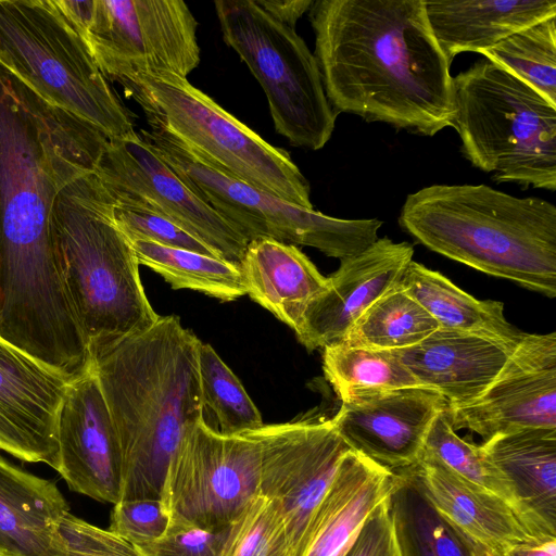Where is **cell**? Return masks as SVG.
<instances>
[{"mask_svg":"<svg viewBox=\"0 0 556 556\" xmlns=\"http://www.w3.org/2000/svg\"><path fill=\"white\" fill-rule=\"evenodd\" d=\"M109 139L0 72V325L60 326L73 314L53 250L60 189L93 169Z\"/></svg>","mask_w":556,"mask_h":556,"instance_id":"obj_1","label":"cell"},{"mask_svg":"<svg viewBox=\"0 0 556 556\" xmlns=\"http://www.w3.org/2000/svg\"><path fill=\"white\" fill-rule=\"evenodd\" d=\"M315 59L332 110L434 136L454 112L451 64L424 0H316Z\"/></svg>","mask_w":556,"mask_h":556,"instance_id":"obj_2","label":"cell"},{"mask_svg":"<svg viewBox=\"0 0 556 556\" xmlns=\"http://www.w3.org/2000/svg\"><path fill=\"white\" fill-rule=\"evenodd\" d=\"M201 341L179 317L90 350L119 443L121 500L161 498L169 464L203 418Z\"/></svg>","mask_w":556,"mask_h":556,"instance_id":"obj_3","label":"cell"},{"mask_svg":"<svg viewBox=\"0 0 556 556\" xmlns=\"http://www.w3.org/2000/svg\"><path fill=\"white\" fill-rule=\"evenodd\" d=\"M401 228L484 274L556 298V206L486 185H432L406 197Z\"/></svg>","mask_w":556,"mask_h":556,"instance_id":"obj_4","label":"cell"},{"mask_svg":"<svg viewBox=\"0 0 556 556\" xmlns=\"http://www.w3.org/2000/svg\"><path fill=\"white\" fill-rule=\"evenodd\" d=\"M114 199L93 169L58 192L51 237L58 267L90 350L143 331L159 319L130 241L114 219Z\"/></svg>","mask_w":556,"mask_h":556,"instance_id":"obj_5","label":"cell"},{"mask_svg":"<svg viewBox=\"0 0 556 556\" xmlns=\"http://www.w3.org/2000/svg\"><path fill=\"white\" fill-rule=\"evenodd\" d=\"M460 152L496 182L556 190V105L488 59L453 77Z\"/></svg>","mask_w":556,"mask_h":556,"instance_id":"obj_6","label":"cell"},{"mask_svg":"<svg viewBox=\"0 0 556 556\" xmlns=\"http://www.w3.org/2000/svg\"><path fill=\"white\" fill-rule=\"evenodd\" d=\"M0 72L110 140L136 134L131 113L54 0H0Z\"/></svg>","mask_w":556,"mask_h":556,"instance_id":"obj_7","label":"cell"},{"mask_svg":"<svg viewBox=\"0 0 556 556\" xmlns=\"http://www.w3.org/2000/svg\"><path fill=\"white\" fill-rule=\"evenodd\" d=\"M148 121L163 125L212 166L292 204L314 208L307 179L271 146L187 78L140 74L121 84Z\"/></svg>","mask_w":556,"mask_h":556,"instance_id":"obj_8","label":"cell"},{"mask_svg":"<svg viewBox=\"0 0 556 556\" xmlns=\"http://www.w3.org/2000/svg\"><path fill=\"white\" fill-rule=\"evenodd\" d=\"M148 125L140 137L197 197L249 242L273 239L312 247L327 256L344 260L379 239L383 223L378 218L342 219L287 202L218 170L160 123L148 121Z\"/></svg>","mask_w":556,"mask_h":556,"instance_id":"obj_9","label":"cell"},{"mask_svg":"<svg viewBox=\"0 0 556 556\" xmlns=\"http://www.w3.org/2000/svg\"><path fill=\"white\" fill-rule=\"evenodd\" d=\"M214 7L224 41L265 92L275 130L294 147L324 148L338 114L303 38L254 0H216Z\"/></svg>","mask_w":556,"mask_h":556,"instance_id":"obj_10","label":"cell"},{"mask_svg":"<svg viewBox=\"0 0 556 556\" xmlns=\"http://www.w3.org/2000/svg\"><path fill=\"white\" fill-rule=\"evenodd\" d=\"M109 81L187 76L200 63L198 22L182 0H54Z\"/></svg>","mask_w":556,"mask_h":556,"instance_id":"obj_11","label":"cell"},{"mask_svg":"<svg viewBox=\"0 0 556 556\" xmlns=\"http://www.w3.org/2000/svg\"><path fill=\"white\" fill-rule=\"evenodd\" d=\"M260 494V444L248 431L226 435L202 418L174 455L161 501L169 526L217 531Z\"/></svg>","mask_w":556,"mask_h":556,"instance_id":"obj_12","label":"cell"},{"mask_svg":"<svg viewBox=\"0 0 556 556\" xmlns=\"http://www.w3.org/2000/svg\"><path fill=\"white\" fill-rule=\"evenodd\" d=\"M117 206L161 216L239 265L249 241L197 197L138 132L108 141L93 167Z\"/></svg>","mask_w":556,"mask_h":556,"instance_id":"obj_13","label":"cell"},{"mask_svg":"<svg viewBox=\"0 0 556 556\" xmlns=\"http://www.w3.org/2000/svg\"><path fill=\"white\" fill-rule=\"evenodd\" d=\"M251 432L260 444V494L278 506L288 556H298L318 505L352 448L333 418L306 417Z\"/></svg>","mask_w":556,"mask_h":556,"instance_id":"obj_14","label":"cell"},{"mask_svg":"<svg viewBox=\"0 0 556 556\" xmlns=\"http://www.w3.org/2000/svg\"><path fill=\"white\" fill-rule=\"evenodd\" d=\"M448 410L455 431L468 429L483 441L523 429H556V332L525 333L490 386Z\"/></svg>","mask_w":556,"mask_h":556,"instance_id":"obj_15","label":"cell"},{"mask_svg":"<svg viewBox=\"0 0 556 556\" xmlns=\"http://www.w3.org/2000/svg\"><path fill=\"white\" fill-rule=\"evenodd\" d=\"M447 402L424 386L354 392L332 417L355 452L396 472L420 462L426 437Z\"/></svg>","mask_w":556,"mask_h":556,"instance_id":"obj_16","label":"cell"},{"mask_svg":"<svg viewBox=\"0 0 556 556\" xmlns=\"http://www.w3.org/2000/svg\"><path fill=\"white\" fill-rule=\"evenodd\" d=\"M71 380L0 336V451L56 471L59 414Z\"/></svg>","mask_w":556,"mask_h":556,"instance_id":"obj_17","label":"cell"},{"mask_svg":"<svg viewBox=\"0 0 556 556\" xmlns=\"http://www.w3.org/2000/svg\"><path fill=\"white\" fill-rule=\"evenodd\" d=\"M58 442L56 471L70 490L103 503L119 502V443L92 364L68 384L59 414Z\"/></svg>","mask_w":556,"mask_h":556,"instance_id":"obj_18","label":"cell"},{"mask_svg":"<svg viewBox=\"0 0 556 556\" xmlns=\"http://www.w3.org/2000/svg\"><path fill=\"white\" fill-rule=\"evenodd\" d=\"M410 243L378 239L365 251L341 260L326 289L304 311L295 334L308 350L340 343L361 316L399 285L413 261Z\"/></svg>","mask_w":556,"mask_h":556,"instance_id":"obj_19","label":"cell"},{"mask_svg":"<svg viewBox=\"0 0 556 556\" xmlns=\"http://www.w3.org/2000/svg\"><path fill=\"white\" fill-rule=\"evenodd\" d=\"M515 348L476 333L439 328L396 353L421 386L438 391L454 408L476 400Z\"/></svg>","mask_w":556,"mask_h":556,"instance_id":"obj_20","label":"cell"},{"mask_svg":"<svg viewBox=\"0 0 556 556\" xmlns=\"http://www.w3.org/2000/svg\"><path fill=\"white\" fill-rule=\"evenodd\" d=\"M394 484V472L350 450L307 527L298 556H344Z\"/></svg>","mask_w":556,"mask_h":556,"instance_id":"obj_21","label":"cell"},{"mask_svg":"<svg viewBox=\"0 0 556 556\" xmlns=\"http://www.w3.org/2000/svg\"><path fill=\"white\" fill-rule=\"evenodd\" d=\"M400 471L409 476L450 525L478 545L503 555L519 544L541 540L504 501L468 484L434 462L420 459Z\"/></svg>","mask_w":556,"mask_h":556,"instance_id":"obj_22","label":"cell"},{"mask_svg":"<svg viewBox=\"0 0 556 556\" xmlns=\"http://www.w3.org/2000/svg\"><path fill=\"white\" fill-rule=\"evenodd\" d=\"M431 30L451 64L463 52L488 50L546 17L555 0H424Z\"/></svg>","mask_w":556,"mask_h":556,"instance_id":"obj_23","label":"cell"},{"mask_svg":"<svg viewBox=\"0 0 556 556\" xmlns=\"http://www.w3.org/2000/svg\"><path fill=\"white\" fill-rule=\"evenodd\" d=\"M239 267L247 294L294 332L328 281L296 245L273 239L250 241Z\"/></svg>","mask_w":556,"mask_h":556,"instance_id":"obj_24","label":"cell"},{"mask_svg":"<svg viewBox=\"0 0 556 556\" xmlns=\"http://www.w3.org/2000/svg\"><path fill=\"white\" fill-rule=\"evenodd\" d=\"M480 448L511 484L538 531L556 538V429L497 434Z\"/></svg>","mask_w":556,"mask_h":556,"instance_id":"obj_25","label":"cell"},{"mask_svg":"<svg viewBox=\"0 0 556 556\" xmlns=\"http://www.w3.org/2000/svg\"><path fill=\"white\" fill-rule=\"evenodd\" d=\"M70 506L53 481L0 455V534L20 556H62L59 528Z\"/></svg>","mask_w":556,"mask_h":556,"instance_id":"obj_26","label":"cell"},{"mask_svg":"<svg viewBox=\"0 0 556 556\" xmlns=\"http://www.w3.org/2000/svg\"><path fill=\"white\" fill-rule=\"evenodd\" d=\"M438 323L439 328L476 333L516 346L525 333L504 315V304L478 300L437 270L410 261L400 283Z\"/></svg>","mask_w":556,"mask_h":556,"instance_id":"obj_27","label":"cell"},{"mask_svg":"<svg viewBox=\"0 0 556 556\" xmlns=\"http://www.w3.org/2000/svg\"><path fill=\"white\" fill-rule=\"evenodd\" d=\"M389 496L404 556H471L467 539L450 525L404 471H396Z\"/></svg>","mask_w":556,"mask_h":556,"instance_id":"obj_28","label":"cell"},{"mask_svg":"<svg viewBox=\"0 0 556 556\" xmlns=\"http://www.w3.org/2000/svg\"><path fill=\"white\" fill-rule=\"evenodd\" d=\"M420 459L434 462L468 484L504 501L520 518L529 531L541 540L543 536L519 502L511 484L492 465L480 445L460 438L451 424L448 406L433 419L426 437Z\"/></svg>","mask_w":556,"mask_h":556,"instance_id":"obj_29","label":"cell"},{"mask_svg":"<svg viewBox=\"0 0 556 556\" xmlns=\"http://www.w3.org/2000/svg\"><path fill=\"white\" fill-rule=\"evenodd\" d=\"M139 265L161 275L173 289H189L220 301H235L247 294L239 265L219 257L130 241Z\"/></svg>","mask_w":556,"mask_h":556,"instance_id":"obj_30","label":"cell"},{"mask_svg":"<svg viewBox=\"0 0 556 556\" xmlns=\"http://www.w3.org/2000/svg\"><path fill=\"white\" fill-rule=\"evenodd\" d=\"M437 329L435 319L396 285L361 316L340 343L397 351L419 343Z\"/></svg>","mask_w":556,"mask_h":556,"instance_id":"obj_31","label":"cell"},{"mask_svg":"<svg viewBox=\"0 0 556 556\" xmlns=\"http://www.w3.org/2000/svg\"><path fill=\"white\" fill-rule=\"evenodd\" d=\"M323 350L325 377L340 400L354 392L421 386L401 362L396 351L342 343Z\"/></svg>","mask_w":556,"mask_h":556,"instance_id":"obj_32","label":"cell"},{"mask_svg":"<svg viewBox=\"0 0 556 556\" xmlns=\"http://www.w3.org/2000/svg\"><path fill=\"white\" fill-rule=\"evenodd\" d=\"M480 54L556 105V16L527 26Z\"/></svg>","mask_w":556,"mask_h":556,"instance_id":"obj_33","label":"cell"},{"mask_svg":"<svg viewBox=\"0 0 556 556\" xmlns=\"http://www.w3.org/2000/svg\"><path fill=\"white\" fill-rule=\"evenodd\" d=\"M199 374L203 415L207 412L213 414L216 420L214 430L235 435L264 425L260 410L238 377L213 346L202 341L199 348Z\"/></svg>","mask_w":556,"mask_h":556,"instance_id":"obj_34","label":"cell"},{"mask_svg":"<svg viewBox=\"0 0 556 556\" xmlns=\"http://www.w3.org/2000/svg\"><path fill=\"white\" fill-rule=\"evenodd\" d=\"M220 556H288L278 506L258 494L228 527Z\"/></svg>","mask_w":556,"mask_h":556,"instance_id":"obj_35","label":"cell"},{"mask_svg":"<svg viewBox=\"0 0 556 556\" xmlns=\"http://www.w3.org/2000/svg\"><path fill=\"white\" fill-rule=\"evenodd\" d=\"M115 202V201H114ZM114 219L129 241L142 240L218 257L203 242L174 223L144 211L114 205Z\"/></svg>","mask_w":556,"mask_h":556,"instance_id":"obj_36","label":"cell"},{"mask_svg":"<svg viewBox=\"0 0 556 556\" xmlns=\"http://www.w3.org/2000/svg\"><path fill=\"white\" fill-rule=\"evenodd\" d=\"M168 527L161 498H136L114 504L109 530L136 546L160 539Z\"/></svg>","mask_w":556,"mask_h":556,"instance_id":"obj_37","label":"cell"},{"mask_svg":"<svg viewBox=\"0 0 556 556\" xmlns=\"http://www.w3.org/2000/svg\"><path fill=\"white\" fill-rule=\"evenodd\" d=\"M62 556H139L137 549L109 529L93 526L72 513L60 525Z\"/></svg>","mask_w":556,"mask_h":556,"instance_id":"obj_38","label":"cell"},{"mask_svg":"<svg viewBox=\"0 0 556 556\" xmlns=\"http://www.w3.org/2000/svg\"><path fill=\"white\" fill-rule=\"evenodd\" d=\"M228 527L217 531L169 526L160 539L136 545L139 556H220Z\"/></svg>","mask_w":556,"mask_h":556,"instance_id":"obj_39","label":"cell"},{"mask_svg":"<svg viewBox=\"0 0 556 556\" xmlns=\"http://www.w3.org/2000/svg\"><path fill=\"white\" fill-rule=\"evenodd\" d=\"M344 556H404L396 538L389 497L369 515Z\"/></svg>","mask_w":556,"mask_h":556,"instance_id":"obj_40","label":"cell"},{"mask_svg":"<svg viewBox=\"0 0 556 556\" xmlns=\"http://www.w3.org/2000/svg\"><path fill=\"white\" fill-rule=\"evenodd\" d=\"M270 16L283 25L295 28L298 21L309 11L314 0H254Z\"/></svg>","mask_w":556,"mask_h":556,"instance_id":"obj_41","label":"cell"},{"mask_svg":"<svg viewBox=\"0 0 556 556\" xmlns=\"http://www.w3.org/2000/svg\"><path fill=\"white\" fill-rule=\"evenodd\" d=\"M501 556H556V538L526 542Z\"/></svg>","mask_w":556,"mask_h":556,"instance_id":"obj_42","label":"cell"},{"mask_svg":"<svg viewBox=\"0 0 556 556\" xmlns=\"http://www.w3.org/2000/svg\"><path fill=\"white\" fill-rule=\"evenodd\" d=\"M468 541V544H469V547H470V552H471V556H501L500 554L497 553H494L481 545H478L471 541Z\"/></svg>","mask_w":556,"mask_h":556,"instance_id":"obj_43","label":"cell"},{"mask_svg":"<svg viewBox=\"0 0 556 556\" xmlns=\"http://www.w3.org/2000/svg\"><path fill=\"white\" fill-rule=\"evenodd\" d=\"M0 556H20L18 552L0 534Z\"/></svg>","mask_w":556,"mask_h":556,"instance_id":"obj_44","label":"cell"}]
</instances>
